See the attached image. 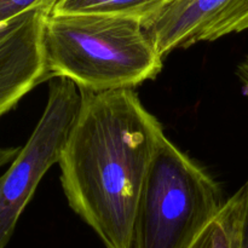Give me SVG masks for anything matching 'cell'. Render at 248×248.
I'll return each instance as SVG.
<instances>
[{
    "mask_svg": "<svg viewBox=\"0 0 248 248\" xmlns=\"http://www.w3.org/2000/svg\"><path fill=\"white\" fill-rule=\"evenodd\" d=\"M62 155L70 208L106 248H131L144 181L164 128L133 89L86 91Z\"/></svg>",
    "mask_w": 248,
    "mask_h": 248,
    "instance_id": "6da1fadb",
    "label": "cell"
},
{
    "mask_svg": "<svg viewBox=\"0 0 248 248\" xmlns=\"http://www.w3.org/2000/svg\"><path fill=\"white\" fill-rule=\"evenodd\" d=\"M44 51L50 79L67 78L86 91L135 89L164 65L142 21L113 15L50 14Z\"/></svg>",
    "mask_w": 248,
    "mask_h": 248,
    "instance_id": "7a4b0ae2",
    "label": "cell"
},
{
    "mask_svg": "<svg viewBox=\"0 0 248 248\" xmlns=\"http://www.w3.org/2000/svg\"><path fill=\"white\" fill-rule=\"evenodd\" d=\"M224 202L215 179L164 136L138 200L131 248H186Z\"/></svg>",
    "mask_w": 248,
    "mask_h": 248,
    "instance_id": "3957f363",
    "label": "cell"
},
{
    "mask_svg": "<svg viewBox=\"0 0 248 248\" xmlns=\"http://www.w3.org/2000/svg\"><path fill=\"white\" fill-rule=\"evenodd\" d=\"M81 103L82 93L77 84L67 78H51L40 120L0 177V248L11 240L43 177L60 161Z\"/></svg>",
    "mask_w": 248,
    "mask_h": 248,
    "instance_id": "277c9868",
    "label": "cell"
},
{
    "mask_svg": "<svg viewBox=\"0 0 248 248\" xmlns=\"http://www.w3.org/2000/svg\"><path fill=\"white\" fill-rule=\"evenodd\" d=\"M162 56L248 29V0H173L142 22Z\"/></svg>",
    "mask_w": 248,
    "mask_h": 248,
    "instance_id": "5b68a950",
    "label": "cell"
},
{
    "mask_svg": "<svg viewBox=\"0 0 248 248\" xmlns=\"http://www.w3.org/2000/svg\"><path fill=\"white\" fill-rule=\"evenodd\" d=\"M51 12L34 9L0 23V118L50 79L44 29Z\"/></svg>",
    "mask_w": 248,
    "mask_h": 248,
    "instance_id": "8992f818",
    "label": "cell"
},
{
    "mask_svg": "<svg viewBox=\"0 0 248 248\" xmlns=\"http://www.w3.org/2000/svg\"><path fill=\"white\" fill-rule=\"evenodd\" d=\"M244 186L227 199L216 217L186 248H239Z\"/></svg>",
    "mask_w": 248,
    "mask_h": 248,
    "instance_id": "52a82bcc",
    "label": "cell"
},
{
    "mask_svg": "<svg viewBox=\"0 0 248 248\" xmlns=\"http://www.w3.org/2000/svg\"><path fill=\"white\" fill-rule=\"evenodd\" d=\"M173 0H60L51 14H99L145 21Z\"/></svg>",
    "mask_w": 248,
    "mask_h": 248,
    "instance_id": "ba28073f",
    "label": "cell"
},
{
    "mask_svg": "<svg viewBox=\"0 0 248 248\" xmlns=\"http://www.w3.org/2000/svg\"><path fill=\"white\" fill-rule=\"evenodd\" d=\"M60 0H0V23L34 9L51 12Z\"/></svg>",
    "mask_w": 248,
    "mask_h": 248,
    "instance_id": "9c48e42d",
    "label": "cell"
},
{
    "mask_svg": "<svg viewBox=\"0 0 248 248\" xmlns=\"http://www.w3.org/2000/svg\"><path fill=\"white\" fill-rule=\"evenodd\" d=\"M242 186H244V203H242L239 248H248V181Z\"/></svg>",
    "mask_w": 248,
    "mask_h": 248,
    "instance_id": "30bf717a",
    "label": "cell"
},
{
    "mask_svg": "<svg viewBox=\"0 0 248 248\" xmlns=\"http://www.w3.org/2000/svg\"><path fill=\"white\" fill-rule=\"evenodd\" d=\"M236 75L241 82L242 93L248 97V56L237 64Z\"/></svg>",
    "mask_w": 248,
    "mask_h": 248,
    "instance_id": "8fae6325",
    "label": "cell"
},
{
    "mask_svg": "<svg viewBox=\"0 0 248 248\" xmlns=\"http://www.w3.org/2000/svg\"><path fill=\"white\" fill-rule=\"evenodd\" d=\"M19 150H21V148L18 147H0V167L5 166L6 164L11 162L17 156Z\"/></svg>",
    "mask_w": 248,
    "mask_h": 248,
    "instance_id": "7c38bea8",
    "label": "cell"
}]
</instances>
